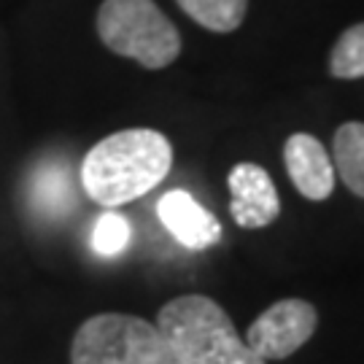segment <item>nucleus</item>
Wrapping results in <instances>:
<instances>
[{
	"mask_svg": "<svg viewBox=\"0 0 364 364\" xmlns=\"http://www.w3.org/2000/svg\"><path fill=\"white\" fill-rule=\"evenodd\" d=\"M156 329L178 364H264L237 335L224 308L205 294L170 299L156 313Z\"/></svg>",
	"mask_w": 364,
	"mask_h": 364,
	"instance_id": "nucleus-2",
	"label": "nucleus"
},
{
	"mask_svg": "<svg viewBox=\"0 0 364 364\" xmlns=\"http://www.w3.org/2000/svg\"><path fill=\"white\" fill-rule=\"evenodd\" d=\"M173 168V146L156 130L135 127L108 135L81 162V186L105 210L127 205L165 181Z\"/></svg>",
	"mask_w": 364,
	"mask_h": 364,
	"instance_id": "nucleus-1",
	"label": "nucleus"
},
{
	"mask_svg": "<svg viewBox=\"0 0 364 364\" xmlns=\"http://www.w3.org/2000/svg\"><path fill=\"white\" fill-rule=\"evenodd\" d=\"M186 16L210 33H232L243 25L248 0H176Z\"/></svg>",
	"mask_w": 364,
	"mask_h": 364,
	"instance_id": "nucleus-11",
	"label": "nucleus"
},
{
	"mask_svg": "<svg viewBox=\"0 0 364 364\" xmlns=\"http://www.w3.org/2000/svg\"><path fill=\"white\" fill-rule=\"evenodd\" d=\"M329 70L335 78H364V22L348 27L338 38Z\"/></svg>",
	"mask_w": 364,
	"mask_h": 364,
	"instance_id": "nucleus-12",
	"label": "nucleus"
},
{
	"mask_svg": "<svg viewBox=\"0 0 364 364\" xmlns=\"http://www.w3.org/2000/svg\"><path fill=\"white\" fill-rule=\"evenodd\" d=\"M156 216L183 248L205 251L221 240L219 219L183 189H170L156 203Z\"/></svg>",
	"mask_w": 364,
	"mask_h": 364,
	"instance_id": "nucleus-7",
	"label": "nucleus"
},
{
	"mask_svg": "<svg viewBox=\"0 0 364 364\" xmlns=\"http://www.w3.org/2000/svg\"><path fill=\"white\" fill-rule=\"evenodd\" d=\"M97 36L108 52L159 70L178 60L181 36L154 0H103L97 9Z\"/></svg>",
	"mask_w": 364,
	"mask_h": 364,
	"instance_id": "nucleus-3",
	"label": "nucleus"
},
{
	"mask_svg": "<svg viewBox=\"0 0 364 364\" xmlns=\"http://www.w3.org/2000/svg\"><path fill=\"white\" fill-rule=\"evenodd\" d=\"M70 364H178L156 324L130 313H97L76 329Z\"/></svg>",
	"mask_w": 364,
	"mask_h": 364,
	"instance_id": "nucleus-4",
	"label": "nucleus"
},
{
	"mask_svg": "<svg viewBox=\"0 0 364 364\" xmlns=\"http://www.w3.org/2000/svg\"><path fill=\"white\" fill-rule=\"evenodd\" d=\"M335 170L356 197H364V124L348 122L338 127L332 141Z\"/></svg>",
	"mask_w": 364,
	"mask_h": 364,
	"instance_id": "nucleus-10",
	"label": "nucleus"
},
{
	"mask_svg": "<svg viewBox=\"0 0 364 364\" xmlns=\"http://www.w3.org/2000/svg\"><path fill=\"white\" fill-rule=\"evenodd\" d=\"M318 313L305 299H281L248 326L246 343L259 359H287L313 338Z\"/></svg>",
	"mask_w": 364,
	"mask_h": 364,
	"instance_id": "nucleus-5",
	"label": "nucleus"
},
{
	"mask_svg": "<svg viewBox=\"0 0 364 364\" xmlns=\"http://www.w3.org/2000/svg\"><path fill=\"white\" fill-rule=\"evenodd\" d=\"M284 162L291 183L302 197L321 203L335 192V165L324 144L308 132H294L284 146Z\"/></svg>",
	"mask_w": 364,
	"mask_h": 364,
	"instance_id": "nucleus-8",
	"label": "nucleus"
},
{
	"mask_svg": "<svg viewBox=\"0 0 364 364\" xmlns=\"http://www.w3.org/2000/svg\"><path fill=\"white\" fill-rule=\"evenodd\" d=\"M230 213L237 227L243 230H262L273 224L281 213V197L275 189L270 173L254 162H237L230 176Z\"/></svg>",
	"mask_w": 364,
	"mask_h": 364,
	"instance_id": "nucleus-6",
	"label": "nucleus"
},
{
	"mask_svg": "<svg viewBox=\"0 0 364 364\" xmlns=\"http://www.w3.org/2000/svg\"><path fill=\"white\" fill-rule=\"evenodd\" d=\"M30 195H33V205H36L43 216H65L68 210L76 205L70 173H68V168H63L60 162L41 165L38 173L33 176Z\"/></svg>",
	"mask_w": 364,
	"mask_h": 364,
	"instance_id": "nucleus-9",
	"label": "nucleus"
},
{
	"mask_svg": "<svg viewBox=\"0 0 364 364\" xmlns=\"http://www.w3.org/2000/svg\"><path fill=\"white\" fill-rule=\"evenodd\" d=\"M132 230L130 221L124 219L117 210H103L97 221H95V230H92V248L95 254L100 257H117L124 248L130 246Z\"/></svg>",
	"mask_w": 364,
	"mask_h": 364,
	"instance_id": "nucleus-13",
	"label": "nucleus"
}]
</instances>
